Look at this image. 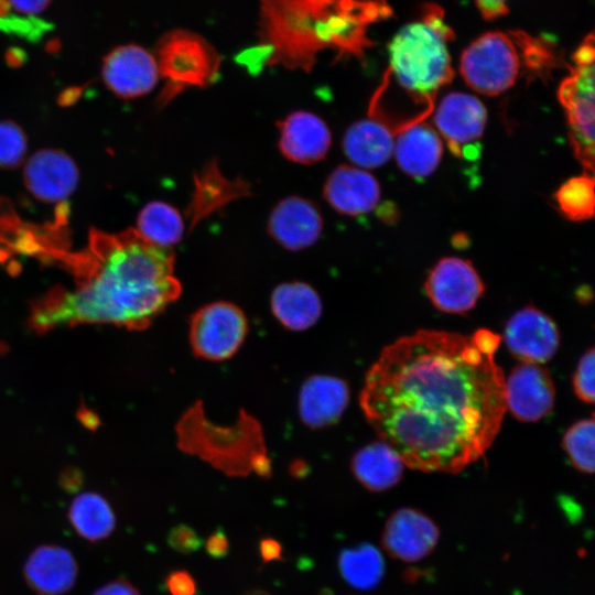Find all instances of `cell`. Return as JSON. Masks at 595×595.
Returning <instances> with one entry per match:
<instances>
[{"label": "cell", "instance_id": "1", "mask_svg": "<svg viewBox=\"0 0 595 595\" xmlns=\"http://www.w3.org/2000/svg\"><path fill=\"white\" fill-rule=\"evenodd\" d=\"M500 336L420 329L386 346L367 371L359 402L369 424L403 464L458 473L498 435L505 376Z\"/></svg>", "mask_w": 595, "mask_h": 595}, {"label": "cell", "instance_id": "2", "mask_svg": "<svg viewBox=\"0 0 595 595\" xmlns=\"http://www.w3.org/2000/svg\"><path fill=\"white\" fill-rule=\"evenodd\" d=\"M175 257L134 229L94 234L89 255L77 269L75 290L55 288L31 309L37 332L77 324H113L143 329L181 294Z\"/></svg>", "mask_w": 595, "mask_h": 595}, {"label": "cell", "instance_id": "3", "mask_svg": "<svg viewBox=\"0 0 595 595\" xmlns=\"http://www.w3.org/2000/svg\"><path fill=\"white\" fill-rule=\"evenodd\" d=\"M370 13L355 0H267L260 44L244 61L310 71L322 50L361 56Z\"/></svg>", "mask_w": 595, "mask_h": 595}, {"label": "cell", "instance_id": "4", "mask_svg": "<svg viewBox=\"0 0 595 595\" xmlns=\"http://www.w3.org/2000/svg\"><path fill=\"white\" fill-rule=\"evenodd\" d=\"M454 37L444 13L428 4L422 18L402 26L389 44V69L404 93L430 113L439 90L454 75L446 43Z\"/></svg>", "mask_w": 595, "mask_h": 595}, {"label": "cell", "instance_id": "5", "mask_svg": "<svg viewBox=\"0 0 595 595\" xmlns=\"http://www.w3.org/2000/svg\"><path fill=\"white\" fill-rule=\"evenodd\" d=\"M571 74L560 84L558 96L569 123V137L580 163L594 170V36L588 34L573 55Z\"/></svg>", "mask_w": 595, "mask_h": 595}, {"label": "cell", "instance_id": "6", "mask_svg": "<svg viewBox=\"0 0 595 595\" xmlns=\"http://www.w3.org/2000/svg\"><path fill=\"white\" fill-rule=\"evenodd\" d=\"M155 60L160 75L166 80L162 102L187 88L214 84L220 66L216 50L199 35L186 31L165 34L158 44Z\"/></svg>", "mask_w": 595, "mask_h": 595}, {"label": "cell", "instance_id": "7", "mask_svg": "<svg viewBox=\"0 0 595 595\" xmlns=\"http://www.w3.org/2000/svg\"><path fill=\"white\" fill-rule=\"evenodd\" d=\"M520 52L511 35L487 32L462 53L459 72L475 91L497 96L509 89L520 73Z\"/></svg>", "mask_w": 595, "mask_h": 595}, {"label": "cell", "instance_id": "8", "mask_svg": "<svg viewBox=\"0 0 595 595\" xmlns=\"http://www.w3.org/2000/svg\"><path fill=\"white\" fill-rule=\"evenodd\" d=\"M247 332V318L238 306L229 302H215L193 314L190 343L196 356L225 360L239 349Z\"/></svg>", "mask_w": 595, "mask_h": 595}, {"label": "cell", "instance_id": "9", "mask_svg": "<svg viewBox=\"0 0 595 595\" xmlns=\"http://www.w3.org/2000/svg\"><path fill=\"white\" fill-rule=\"evenodd\" d=\"M424 289L437 310L458 314L475 306L485 286L470 261L446 257L432 268Z\"/></svg>", "mask_w": 595, "mask_h": 595}, {"label": "cell", "instance_id": "10", "mask_svg": "<svg viewBox=\"0 0 595 595\" xmlns=\"http://www.w3.org/2000/svg\"><path fill=\"white\" fill-rule=\"evenodd\" d=\"M506 408L524 422L547 416L554 407L555 388L550 372L538 364L521 363L505 380Z\"/></svg>", "mask_w": 595, "mask_h": 595}, {"label": "cell", "instance_id": "11", "mask_svg": "<svg viewBox=\"0 0 595 595\" xmlns=\"http://www.w3.org/2000/svg\"><path fill=\"white\" fill-rule=\"evenodd\" d=\"M505 340L509 351L521 363L540 365L555 355L560 335L547 314L528 306L508 320Z\"/></svg>", "mask_w": 595, "mask_h": 595}, {"label": "cell", "instance_id": "12", "mask_svg": "<svg viewBox=\"0 0 595 595\" xmlns=\"http://www.w3.org/2000/svg\"><path fill=\"white\" fill-rule=\"evenodd\" d=\"M101 73L107 87L128 99L150 93L160 76L155 56L136 44L111 51L104 60Z\"/></svg>", "mask_w": 595, "mask_h": 595}, {"label": "cell", "instance_id": "13", "mask_svg": "<svg viewBox=\"0 0 595 595\" xmlns=\"http://www.w3.org/2000/svg\"><path fill=\"white\" fill-rule=\"evenodd\" d=\"M439 538L437 526L426 515L413 508H400L386 522L382 545L393 559L415 562L433 551Z\"/></svg>", "mask_w": 595, "mask_h": 595}, {"label": "cell", "instance_id": "14", "mask_svg": "<svg viewBox=\"0 0 595 595\" xmlns=\"http://www.w3.org/2000/svg\"><path fill=\"white\" fill-rule=\"evenodd\" d=\"M434 122L455 155H463L464 147L479 140L485 131L487 110L475 96L451 93L439 104Z\"/></svg>", "mask_w": 595, "mask_h": 595}, {"label": "cell", "instance_id": "15", "mask_svg": "<svg viewBox=\"0 0 595 595\" xmlns=\"http://www.w3.org/2000/svg\"><path fill=\"white\" fill-rule=\"evenodd\" d=\"M323 230L318 207L310 199L291 196L280 201L268 220L270 236L291 251L305 249L317 241Z\"/></svg>", "mask_w": 595, "mask_h": 595}, {"label": "cell", "instance_id": "16", "mask_svg": "<svg viewBox=\"0 0 595 595\" xmlns=\"http://www.w3.org/2000/svg\"><path fill=\"white\" fill-rule=\"evenodd\" d=\"M78 564L65 547L45 543L36 547L23 565V577L36 595H65L75 585Z\"/></svg>", "mask_w": 595, "mask_h": 595}, {"label": "cell", "instance_id": "17", "mask_svg": "<svg viewBox=\"0 0 595 595\" xmlns=\"http://www.w3.org/2000/svg\"><path fill=\"white\" fill-rule=\"evenodd\" d=\"M279 150L291 162L313 164L323 160L332 144V134L315 113L298 110L278 123Z\"/></svg>", "mask_w": 595, "mask_h": 595}, {"label": "cell", "instance_id": "18", "mask_svg": "<svg viewBox=\"0 0 595 595\" xmlns=\"http://www.w3.org/2000/svg\"><path fill=\"white\" fill-rule=\"evenodd\" d=\"M24 181L37 199L58 202L67 198L78 183V170L64 152L45 149L34 153L24 167Z\"/></svg>", "mask_w": 595, "mask_h": 595}, {"label": "cell", "instance_id": "19", "mask_svg": "<svg viewBox=\"0 0 595 595\" xmlns=\"http://www.w3.org/2000/svg\"><path fill=\"white\" fill-rule=\"evenodd\" d=\"M323 196L337 213L359 216L377 206L380 186L375 176L364 169L339 165L327 177Z\"/></svg>", "mask_w": 595, "mask_h": 595}, {"label": "cell", "instance_id": "20", "mask_svg": "<svg viewBox=\"0 0 595 595\" xmlns=\"http://www.w3.org/2000/svg\"><path fill=\"white\" fill-rule=\"evenodd\" d=\"M397 130L382 118L368 117L354 122L343 138L348 160L360 169H374L387 163L393 154Z\"/></svg>", "mask_w": 595, "mask_h": 595}, {"label": "cell", "instance_id": "21", "mask_svg": "<svg viewBox=\"0 0 595 595\" xmlns=\"http://www.w3.org/2000/svg\"><path fill=\"white\" fill-rule=\"evenodd\" d=\"M349 402L346 382L333 376H313L302 386L299 396V413L311 428L335 423Z\"/></svg>", "mask_w": 595, "mask_h": 595}, {"label": "cell", "instance_id": "22", "mask_svg": "<svg viewBox=\"0 0 595 595\" xmlns=\"http://www.w3.org/2000/svg\"><path fill=\"white\" fill-rule=\"evenodd\" d=\"M393 154L404 173L422 178L436 170L443 154V144L437 132L420 121L396 136Z\"/></svg>", "mask_w": 595, "mask_h": 595}, {"label": "cell", "instance_id": "23", "mask_svg": "<svg viewBox=\"0 0 595 595\" xmlns=\"http://www.w3.org/2000/svg\"><path fill=\"white\" fill-rule=\"evenodd\" d=\"M270 303L277 320L292 331L310 328L322 314V302L317 292L303 282L278 285L271 294Z\"/></svg>", "mask_w": 595, "mask_h": 595}, {"label": "cell", "instance_id": "24", "mask_svg": "<svg viewBox=\"0 0 595 595\" xmlns=\"http://www.w3.org/2000/svg\"><path fill=\"white\" fill-rule=\"evenodd\" d=\"M404 464L383 441L370 443L353 457L351 470L368 490L383 491L396 486L402 478Z\"/></svg>", "mask_w": 595, "mask_h": 595}, {"label": "cell", "instance_id": "25", "mask_svg": "<svg viewBox=\"0 0 595 595\" xmlns=\"http://www.w3.org/2000/svg\"><path fill=\"white\" fill-rule=\"evenodd\" d=\"M67 519L75 533L91 543L109 538L117 524L112 507L95 491H85L74 497Z\"/></svg>", "mask_w": 595, "mask_h": 595}, {"label": "cell", "instance_id": "26", "mask_svg": "<svg viewBox=\"0 0 595 595\" xmlns=\"http://www.w3.org/2000/svg\"><path fill=\"white\" fill-rule=\"evenodd\" d=\"M249 194L242 181L224 177L215 163L208 164L195 178V191L188 206L192 225L230 201Z\"/></svg>", "mask_w": 595, "mask_h": 595}, {"label": "cell", "instance_id": "27", "mask_svg": "<svg viewBox=\"0 0 595 595\" xmlns=\"http://www.w3.org/2000/svg\"><path fill=\"white\" fill-rule=\"evenodd\" d=\"M137 231L148 241L172 249L184 235L185 225L181 213L164 202H150L139 213Z\"/></svg>", "mask_w": 595, "mask_h": 595}, {"label": "cell", "instance_id": "28", "mask_svg": "<svg viewBox=\"0 0 595 595\" xmlns=\"http://www.w3.org/2000/svg\"><path fill=\"white\" fill-rule=\"evenodd\" d=\"M338 567L347 584L367 591L376 587L382 580L385 562L377 548L370 543H363L342 551Z\"/></svg>", "mask_w": 595, "mask_h": 595}, {"label": "cell", "instance_id": "29", "mask_svg": "<svg viewBox=\"0 0 595 595\" xmlns=\"http://www.w3.org/2000/svg\"><path fill=\"white\" fill-rule=\"evenodd\" d=\"M554 201L561 214L570 220L592 218L595 206L593 175L586 173L567 180L554 193Z\"/></svg>", "mask_w": 595, "mask_h": 595}, {"label": "cell", "instance_id": "30", "mask_svg": "<svg viewBox=\"0 0 595 595\" xmlns=\"http://www.w3.org/2000/svg\"><path fill=\"white\" fill-rule=\"evenodd\" d=\"M594 420L574 423L564 434L562 445L572 465L580 472H594Z\"/></svg>", "mask_w": 595, "mask_h": 595}, {"label": "cell", "instance_id": "31", "mask_svg": "<svg viewBox=\"0 0 595 595\" xmlns=\"http://www.w3.org/2000/svg\"><path fill=\"white\" fill-rule=\"evenodd\" d=\"M26 153V138L14 122L0 121V169L18 166Z\"/></svg>", "mask_w": 595, "mask_h": 595}, {"label": "cell", "instance_id": "32", "mask_svg": "<svg viewBox=\"0 0 595 595\" xmlns=\"http://www.w3.org/2000/svg\"><path fill=\"white\" fill-rule=\"evenodd\" d=\"M518 50L521 51L526 66L537 75L549 72L554 65V55L552 51L544 46L538 39H533L526 33L511 32Z\"/></svg>", "mask_w": 595, "mask_h": 595}, {"label": "cell", "instance_id": "33", "mask_svg": "<svg viewBox=\"0 0 595 595\" xmlns=\"http://www.w3.org/2000/svg\"><path fill=\"white\" fill-rule=\"evenodd\" d=\"M51 24L34 15H19L9 13L0 19V31L30 42H37L48 30Z\"/></svg>", "mask_w": 595, "mask_h": 595}, {"label": "cell", "instance_id": "34", "mask_svg": "<svg viewBox=\"0 0 595 595\" xmlns=\"http://www.w3.org/2000/svg\"><path fill=\"white\" fill-rule=\"evenodd\" d=\"M594 348H589L581 357L573 377L574 392L586 403L594 402Z\"/></svg>", "mask_w": 595, "mask_h": 595}, {"label": "cell", "instance_id": "35", "mask_svg": "<svg viewBox=\"0 0 595 595\" xmlns=\"http://www.w3.org/2000/svg\"><path fill=\"white\" fill-rule=\"evenodd\" d=\"M167 543L174 551L182 554H190L201 548L202 539L192 527L176 524L167 534Z\"/></svg>", "mask_w": 595, "mask_h": 595}, {"label": "cell", "instance_id": "36", "mask_svg": "<svg viewBox=\"0 0 595 595\" xmlns=\"http://www.w3.org/2000/svg\"><path fill=\"white\" fill-rule=\"evenodd\" d=\"M165 587L171 595H195L196 593L194 578L183 570L170 572L165 577Z\"/></svg>", "mask_w": 595, "mask_h": 595}, {"label": "cell", "instance_id": "37", "mask_svg": "<svg viewBox=\"0 0 595 595\" xmlns=\"http://www.w3.org/2000/svg\"><path fill=\"white\" fill-rule=\"evenodd\" d=\"M91 595H141L139 589L126 578L112 580L98 587Z\"/></svg>", "mask_w": 595, "mask_h": 595}, {"label": "cell", "instance_id": "38", "mask_svg": "<svg viewBox=\"0 0 595 595\" xmlns=\"http://www.w3.org/2000/svg\"><path fill=\"white\" fill-rule=\"evenodd\" d=\"M206 552L213 559H223L229 552V541L226 533L218 529L205 542Z\"/></svg>", "mask_w": 595, "mask_h": 595}, {"label": "cell", "instance_id": "39", "mask_svg": "<svg viewBox=\"0 0 595 595\" xmlns=\"http://www.w3.org/2000/svg\"><path fill=\"white\" fill-rule=\"evenodd\" d=\"M480 14L486 20H494L509 12L506 0H475Z\"/></svg>", "mask_w": 595, "mask_h": 595}, {"label": "cell", "instance_id": "40", "mask_svg": "<svg viewBox=\"0 0 595 595\" xmlns=\"http://www.w3.org/2000/svg\"><path fill=\"white\" fill-rule=\"evenodd\" d=\"M259 551L264 563L282 560V545L273 538H263L259 543Z\"/></svg>", "mask_w": 595, "mask_h": 595}, {"label": "cell", "instance_id": "41", "mask_svg": "<svg viewBox=\"0 0 595 595\" xmlns=\"http://www.w3.org/2000/svg\"><path fill=\"white\" fill-rule=\"evenodd\" d=\"M52 0H9L10 4L19 12L34 15L42 12Z\"/></svg>", "mask_w": 595, "mask_h": 595}, {"label": "cell", "instance_id": "42", "mask_svg": "<svg viewBox=\"0 0 595 595\" xmlns=\"http://www.w3.org/2000/svg\"><path fill=\"white\" fill-rule=\"evenodd\" d=\"M7 58H8L12 64L21 63V62H22V58H23V52L20 51V50H18V48L10 50V51H8V53H7Z\"/></svg>", "mask_w": 595, "mask_h": 595}, {"label": "cell", "instance_id": "43", "mask_svg": "<svg viewBox=\"0 0 595 595\" xmlns=\"http://www.w3.org/2000/svg\"><path fill=\"white\" fill-rule=\"evenodd\" d=\"M11 4L9 0H0V19L10 13Z\"/></svg>", "mask_w": 595, "mask_h": 595}, {"label": "cell", "instance_id": "44", "mask_svg": "<svg viewBox=\"0 0 595 595\" xmlns=\"http://www.w3.org/2000/svg\"><path fill=\"white\" fill-rule=\"evenodd\" d=\"M246 595H269V594L263 591H252Z\"/></svg>", "mask_w": 595, "mask_h": 595}]
</instances>
